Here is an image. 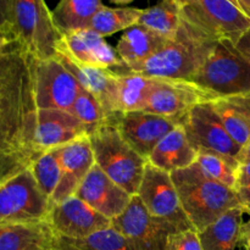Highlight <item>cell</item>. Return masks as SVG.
Instances as JSON below:
<instances>
[{
    "mask_svg": "<svg viewBox=\"0 0 250 250\" xmlns=\"http://www.w3.org/2000/svg\"><path fill=\"white\" fill-rule=\"evenodd\" d=\"M36 58L17 37L0 34V186L38 158Z\"/></svg>",
    "mask_w": 250,
    "mask_h": 250,
    "instance_id": "cell-1",
    "label": "cell"
},
{
    "mask_svg": "<svg viewBox=\"0 0 250 250\" xmlns=\"http://www.w3.org/2000/svg\"><path fill=\"white\" fill-rule=\"evenodd\" d=\"M216 42V39L182 20L177 33L167 39L160 50L138 65L125 66V70L154 80L188 82L204 62Z\"/></svg>",
    "mask_w": 250,
    "mask_h": 250,
    "instance_id": "cell-2",
    "label": "cell"
},
{
    "mask_svg": "<svg viewBox=\"0 0 250 250\" xmlns=\"http://www.w3.org/2000/svg\"><path fill=\"white\" fill-rule=\"evenodd\" d=\"M181 205L193 229L202 232L231 209L242 207L236 189L208 177L197 164L171 172Z\"/></svg>",
    "mask_w": 250,
    "mask_h": 250,
    "instance_id": "cell-3",
    "label": "cell"
},
{
    "mask_svg": "<svg viewBox=\"0 0 250 250\" xmlns=\"http://www.w3.org/2000/svg\"><path fill=\"white\" fill-rule=\"evenodd\" d=\"M188 82L215 100L247 95L250 93V61L233 42L220 39Z\"/></svg>",
    "mask_w": 250,
    "mask_h": 250,
    "instance_id": "cell-4",
    "label": "cell"
},
{
    "mask_svg": "<svg viewBox=\"0 0 250 250\" xmlns=\"http://www.w3.org/2000/svg\"><path fill=\"white\" fill-rule=\"evenodd\" d=\"M88 136L95 165L126 192L136 195L148 160L134 150L112 125H102Z\"/></svg>",
    "mask_w": 250,
    "mask_h": 250,
    "instance_id": "cell-5",
    "label": "cell"
},
{
    "mask_svg": "<svg viewBox=\"0 0 250 250\" xmlns=\"http://www.w3.org/2000/svg\"><path fill=\"white\" fill-rule=\"evenodd\" d=\"M183 21L211 38L234 44L250 28V19L236 0H173Z\"/></svg>",
    "mask_w": 250,
    "mask_h": 250,
    "instance_id": "cell-6",
    "label": "cell"
},
{
    "mask_svg": "<svg viewBox=\"0 0 250 250\" xmlns=\"http://www.w3.org/2000/svg\"><path fill=\"white\" fill-rule=\"evenodd\" d=\"M15 33L37 60L58 55L61 33L45 0H16Z\"/></svg>",
    "mask_w": 250,
    "mask_h": 250,
    "instance_id": "cell-7",
    "label": "cell"
},
{
    "mask_svg": "<svg viewBox=\"0 0 250 250\" xmlns=\"http://www.w3.org/2000/svg\"><path fill=\"white\" fill-rule=\"evenodd\" d=\"M50 208L29 167L0 186V226L46 221Z\"/></svg>",
    "mask_w": 250,
    "mask_h": 250,
    "instance_id": "cell-8",
    "label": "cell"
},
{
    "mask_svg": "<svg viewBox=\"0 0 250 250\" xmlns=\"http://www.w3.org/2000/svg\"><path fill=\"white\" fill-rule=\"evenodd\" d=\"M136 195L150 216L168 222L180 231L193 229L183 211L170 172L146 164Z\"/></svg>",
    "mask_w": 250,
    "mask_h": 250,
    "instance_id": "cell-9",
    "label": "cell"
},
{
    "mask_svg": "<svg viewBox=\"0 0 250 250\" xmlns=\"http://www.w3.org/2000/svg\"><path fill=\"white\" fill-rule=\"evenodd\" d=\"M81 84L56 58L37 60L34 65V94L38 109L70 111L80 94Z\"/></svg>",
    "mask_w": 250,
    "mask_h": 250,
    "instance_id": "cell-10",
    "label": "cell"
},
{
    "mask_svg": "<svg viewBox=\"0 0 250 250\" xmlns=\"http://www.w3.org/2000/svg\"><path fill=\"white\" fill-rule=\"evenodd\" d=\"M178 124L198 151H215L239 161L242 148L227 133L211 102L195 105Z\"/></svg>",
    "mask_w": 250,
    "mask_h": 250,
    "instance_id": "cell-11",
    "label": "cell"
},
{
    "mask_svg": "<svg viewBox=\"0 0 250 250\" xmlns=\"http://www.w3.org/2000/svg\"><path fill=\"white\" fill-rule=\"evenodd\" d=\"M111 226L141 250H166L168 237L180 232L173 225L150 216L137 195H133L127 209L112 220Z\"/></svg>",
    "mask_w": 250,
    "mask_h": 250,
    "instance_id": "cell-12",
    "label": "cell"
},
{
    "mask_svg": "<svg viewBox=\"0 0 250 250\" xmlns=\"http://www.w3.org/2000/svg\"><path fill=\"white\" fill-rule=\"evenodd\" d=\"M214 100L211 95L187 81L155 80L143 111L180 122L195 105Z\"/></svg>",
    "mask_w": 250,
    "mask_h": 250,
    "instance_id": "cell-13",
    "label": "cell"
},
{
    "mask_svg": "<svg viewBox=\"0 0 250 250\" xmlns=\"http://www.w3.org/2000/svg\"><path fill=\"white\" fill-rule=\"evenodd\" d=\"M49 225L58 237L81 239L111 226V221L83 202L77 195L53 204L49 211Z\"/></svg>",
    "mask_w": 250,
    "mask_h": 250,
    "instance_id": "cell-14",
    "label": "cell"
},
{
    "mask_svg": "<svg viewBox=\"0 0 250 250\" xmlns=\"http://www.w3.org/2000/svg\"><path fill=\"white\" fill-rule=\"evenodd\" d=\"M109 125L116 127L125 141L148 159L159 142L180 124L150 112L131 111L120 112Z\"/></svg>",
    "mask_w": 250,
    "mask_h": 250,
    "instance_id": "cell-15",
    "label": "cell"
},
{
    "mask_svg": "<svg viewBox=\"0 0 250 250\" xmlns=\"http://www.w3.org/2000/svg\"><path fill=\"white\" fill-rule=\"evenodd\" d=\"M58 53L68 56L80 65L109 70H116L125 66L117 55L116 49L112 48L104 37L90 28L61 33Z\"/></svg>",
    "mask_w": 250,
    "mask_h": 250,
    "instance_id": "cell-16",
    "label": "cell"
},
{
    "mask_svg": "<svg viewBox=\"0 0 250 250\" xmlns=\"http://www.w3.org/2000/svg\"><path fill=\"white\" fill-rule=\"evenodd\" d=\"M54 150L60 163L61 178L50 199L51 205L75 195L85 176L95 165L92 143L88 134Z\"/></svg>",
    "mask_w": 250,
    "mask_h": 250,
    "instance_id": "cell-17",
    "label": "cell"
},
{
    "mask_svg": "<svg viewBox=\"0 0 250 250\" xmlns=\"http://www.w3.org/2000/svg\"><path fill=\"white\" fill-rule=\"evenodd\" d=\"M75 195L110 221L119 217L133 198V195L107 177L97 165L88 172Z\"/></svg>",
    "mask_w": 250,
    "mask_h": 250,
    "instance_id": "cell-18",
    "label": "cell"
},
{
    "mask_svg": "<svg viewBox=\"0 0 250 250\" xmlns=\"http://www.w3.org/2000/svg\"><path fill=\"white\" fill-rule=\"evenodd\" d=\"M58 59L72 73L83 89L93 95L102 104L107 115V124L120 114L119 83L117 75L109 68H98L93 66L80 65L68 56L58 53Z\"/></svg>",
    "mask_w": 250,
    "mask_h": 250,
    "instance_id": "cell-19",
    "label": "cell"
},
{
    "mask_svg": "<svg viewBox=\"0 0 250 250\" xmlns=\"http://www.w3.org/2000/svg\"><path fill=\"white\" fill-rule=\"evenodd\" d=\"M88 134V128L70 111L38 109L36 146L39 154L76 141Z\"/></svg>",
    "mask_w": 250,
    "mask_h": 250,
    "instance_id": "cell-20",
    "label": "cell"
},
{
    "mask_svg": "<svg viewBox=\"0 0 250 250\" xmlns=\"http://www.w3.org/2000/svg\"><path fill=\"white\" fill-rule=\"evenodd\" d=\"M198 150L188 141L185 129L181 125L168 132L148 156V164L166 171L182 170L195 163Z\"/></svg>",
    "mask_w": 250,
    "mask_h": 250,
    "instance_id": "cell-21",
    "label": "cell"
},
{
    "mask_svg": "<svg viewBox=\"0 0 250 250\" xmlns=\"http://www.w3.org/2000/svg\"><path fill=\"white\" fill-rule=\"evenodd\" d=\"M58 236L48 221L0 226V250H53Z\"/></svg>",
    "mask_w": 250,
    "mask_h": 250,
    "instance_id": "cell-22",
    "label": "cell"
},
{
    "mask_svg": "<svg viewBox=\"0 0 250 250\" xmlns=\"http://www.w3.org/2000/svg\"><path fill=\"white\" fill-rule=\"evenodd\" d=\"M166 42L167 38L137 23L124 32L116 45V53L126 67H132L154 55Z\"/></svg>",
    "mask_w": 250,
    "mask_h": 250,
    "instance_id": "cell-23",
    "label": "cell"
},
{
    "mask_svg": "<svg viewBox=\"0 0 250 250\" xmlns=\"http://www.w3.org/2000/svg\"><path fill=\"white\" fill-rule=\"evenodd\" d=\"M243 208L231 209L219 220L199 232L203 250H236L239 246Z\"/></svg>",
    "mask_w": 250,
    "mask_h": 250,
    "instance_id": "cell-24",
    "label": "cell"
},
{
    "mask_svg": "<svg viewBox=\"0 0 250 250\" xmlns=\"http://www.w3.org/2000/svg\"><path fill=\"white\" fill-rule=\"evenodd\" d=\"M102 0H59L53 20L60 33L88 28L93 16L103 6Z\"/></svg>",
    "mask_w": 250,
    "mask_h": 250,
    "instance_id": "cell-25",
    "label": "cell"
},
{
    "mask_svg": "<svg viewBox=\"0 0 250 250\" xmlns=\"http://www.w3.org/2000/svg\"><path fill=\"white\" fill-rule=\"evenodd\" d=\"M112 71L117 75L120 112L143 111L155 80L129 72L125 70V66Z\"/></svg>",
    "mask_w": 250,
    "mask_h": 250,
    "instance_id": "cell-26",
    "label": "cell"
},
{
    "mask_svg": "<svg viewBox=\"0 0 250 250\" xmlns=\"http://www.w3.org/2000/svg\"><path fill=\"white\" fill-rule=\"evenodd\" d=\"M59 250H141L131 239L110 226L81 239L58 237Z\"/></svg>",
    "mask_w": 250,
    "mask_h": 250,
    "instance_id": "cell-27",
    "label": "cell"
},
{
    "mask_svg": "<svg viewBox=\"0 0 250 250\" xmlns=\"http://www.w3.org/2000/svg\"><path fill=\"white\" fill-rule=\"evenodd\" d=\"M138 24L164 38H172L182 24L180 7L173 0H160L158 4L143 9Z\"/></svg>",
    "mask_w": 250,
    "mask_h": 250,
    "instance_id": "cell-28",
    "label": "cell"
},
{
    "mask_svg": "<svg viewBox=\"0 0 250 250\" xmlns=\"http://www.w3.org/2000/svg\"><path fill=\"white\" fill-rule=\"evenodd\" d=\"M142 12L143 9L138 7H109L103 5L93 16L88 28L105 38L117 32H125L138 23Z\"/></svg>",
    "mask_w": 250,
    "mask_h": 250,
    "instance_id": "cell-29",
    "label": "cell"
},
{
    "mask_svg": "<svg viewBox=\"0 0 250 250\" xmlns=\"http://www.w3.org/2000/svg\"><path fill=\"white\" fill-rule=\"evenodd\" d=\"M195 164L211 180L237 190L238 171L241 163L231 156L222 155L215 151H198Z\"/></svg>",
    "mask_w": 250,
    "mask_h": 250,
    "instance_id": "cell-30",
    "label": "cell"
},
{
    "mask_svg": "<svg viewBox=\"0 0 250 250\" xmlns=\"http://www.w3.org/2000/svg\"><path fill=\"white\" fill-rule=\"evenodd\" d=\"M211 104L227 133L243 149L250 139V119L246 112L229 99H216Z\"/></svg>",
    "mask_w": 250,
    "mask_h": 250,
    "instance_id": "cell-31",
    "label": "cell"
},
{
    "mask_svg": "<svg viewBox=\"0 0 250 250\" xmlns=\"http://www.w3.org/2000/svg\"><path fill=\"white\" fill-rule=\"evenodd\" d=\"M32 175L39 189L45 197L51 199L61 178V168L59 159L54 149L42 153L29 166Z\"/></svg>",
    "mask_w": 250,
    "mask_h": 250,
    "instance_id": "cell-32",
    "label": "cell"
},
{
    "mask_svg": "<svg viewBox=\"0 0 250 250\" xmlns=\"http://www.w3.org/2000/svg\"><path fill=\"white\" fill-rule=\"evenodd\" d=\"M71 114L75 115L87 127L88 133L97 127L107 124V115L102 104L83 88L73 103Z\"/></svg>",
    "mask_w": 250,
    "mask_h": 250,
    "instance_id": "cell-33",
    "label": "cell"
},
{
    "mask_svg": "<svg viewBox=\"0 0 250 250\" xmlns=\"http://www.w3.org/2000/svg\"><path fill=\"white\" fill-rule=\"evenodd\" d=\"M166 250H203L199 232L189 229L172 233L168 237Z\"/></svg>",
    "mask_w": 250,
    "mask_h": 250,
    "instance_id": "cell-34",
    "label": "cell"
},
{
    "mask_svg": "<svg viewBox=\"0 0 250 250\" xmlns=\"http://www.w3.org/2000/svg\"><path fill=\"white\" fill-rule=\"evenodd\" d=\"M15 4L16 0H0V34L15 36Z\"/></svg>",
    "mask_w": 250,
    "mask_h": 250,
    "instance_id": "cell-35",
    "label": "cell"
},
{
    "mask_svg": "<svg viewBox=\"0 0 250 250\" xmlns=\"http://www.w3.org/2000/svg\"><path fill=\"white\" fill-rule=\"evenodd\" d=\"M250 183V160L241 163L238 171V189L239 187H243Z\"/></svg>",
    "mask_w": 250,
    "mask_h": 250,
    "instance_id": "cell-36",
    "label": "cell"
},
{
    "mask_svg": "<svg viewBox=\"0 0 250 250\" xmlns=\"http://www.w3.org/2000/svg\"><path fill=\"white\" fill-rule=\"evenodd\" d=\"M237 192H238L241 205L243 208L244 212L250 215V183L247 186H243V187H239Z\"/></svg>",
    "mask_w": 250,
    "mask_h": 250,
    "instance_id": "cell-37",
    "label": "cell"
},
{
    "mask_svg": "<svg viewBox=\"0 0 250 250\" xmlns=\"http://www.w3.org/2000/svg\"><path fill=\"white\" fill-rule=\"evenodd\" d=\"M236 46L250 61V28L238 39V42L236 43Z\"/></svg>",
    "mask_w": 250,
    "mask_h": 250,
    "instance_id": "cell-38",
    "label": "cell"
},
{
    "mask_svg": "<svg viewBox=\"0 0 250 250\" xmlns=\"http://www.w3.org/2000/svg\"><path fill=\"white\" fill-rule=\"evenodd\" d=\"M239 246L244 248V250H250V219L242 224Z\"/></svg>",
    "mask_w": 250,
    "mask_h": 250,
    "instance_id": "cell-39",
    "label": "cell"
},
{
    "mask_svg": "<svg viewBox=\"0 0 250 250\" xmlns=\"http://www.w3.org/2000/svg\"><path fill=\"white\" fill-rule=\"evenodd\" d=\"M229 100H231L233 104H236L239 109L243 110L247 114V116L250 119V93L247 95H242V97H234L229 98Z\"/></svg>",
    "mask_w": 250,
    "mask_h": 250,
    "instance_id": "cell-40",
    "label": "cell"
},
{
    "mask_svg": "<svg viewBox=\"0 0 250 250\" xmlns=\"http://www.w3.org/2000/svg\"><path fill=\"white\" fill-rule=\"evenodd\" d=\"M248 160H250V139L247 146L242 149L241 155H239V163H244V161Z\"/></svg>",
    "mask_w": 250,
    "mask_h": 250,
    "instance_id": "cell-41",
    "label": "cell"
},
{
    "mask_svg": "<svg viewBox=\"0 0 250 250\" xmlns=\"http://www.w3.org/2000/svg\"><path fill=\"white\" fill-rule=\"evenodd\" d=\"M242 11L250 19V0H236Z\"/></svg>",
    "mask_w": 250,
    "mask_h": 250,
    "instance_id": "cell-42",
    "label": "cell"
},
{
    "mask_svg": "<svg viewBox=\"0 0 250 250\" xmlns=\"http://www.w3.org/2000/svg\"><path fill=\"white\" fill-rule=\"evenodd\" d=\"M110 1L117 5H127V4H131L133 0H110Z\"/></svg>",
    "mask_w": 250,
    "mask_h": 250,
    "instance_id": "cell-43",
    "label": "cell"
}]
</instances>
